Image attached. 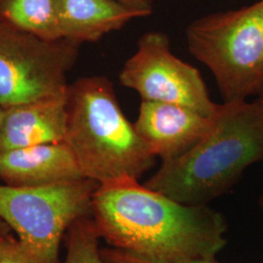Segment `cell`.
Returning a JSON list of instances; mask_svg holds the SVG:
<instances>
[{
    "mask_svg": "<svg viewBox=\"0 0 263 263\" xmlns=\"http://www.w3.org/2000/svg\"><path fill=\"white\" fill-rule=\"evenodd\" d=\"M92 217L112 248L153 263L214 259L226 244L227 226L219 212L179 203L139 179L99 184Z\"/></svg>",
    "mask_w": 263,
    "mask_h": 263,
    "instance_id": "6da1fadb",
    "label": "cell"
},
{
    "mask_svg": "<svg viewBox=\"0 0 263 263\" xmlns=\"http://www.w3.org/2000/svg\"><path fill=\"white\" fill-rule=\"evenodd\" d=\"M214 128L179 158L162 162L144 185L179 203L204 206L236 184L250 166L263 161V103L217 104Z\"/></svg>",
    "mask_w": 263,
    "mask_h": 263,
    "instance_id": "7a4b0ae2",
    "label": "cell"
},
{
    "mask_svg": "<svg viewBox=\"0 0 263 263\" xmlns=\"http://www.w3.org/2000/svg\"><path fill=\"white\" fill-rule=\"evenodd\" d=\"M64 141L84 178L100 184L140 179L156 159L125 116L105 76L81 77L68 84Z\"/></svg>",
    "mask_w": 263,
    "mask_h": 263,
    "instance_id": "3957f363",
    "label": "cell"
},
{
    "mask_svg": "<svg viewBox=\"0 0 263 263\" xmlns=\"http://www.w3.org/2000/svg\"><path fill=\"white\" fill-rule=\"evenodd\" d=\"M192 56L209 67L223 103L245 101L263 91V0L217 12L186 28Z\"/></svg>",
    "mask_w": 263,
    "mask_h": 263,
    "instance_id": "277c9868",
    "label": "cell"
},
{
    "mask_svg": "<svg viewBox=\"0 0 263 263\" xmlns=\"http://www.w3.org/2000/svg\"><path fill=\"white\" fill-rule=\"evenodd\" d=\"M99 184L83 178L35 187L0 185V217L37 263H59L63 236L77 218L92 215Z\"/></svg>",
    "mask_w": 263,
    "mask_h": 263,
    "instance_id": "5b68a950",
    "label": "cell"
},
{
    "mask_svg": "<svg viewBox=\"0 0 263 263\" xmlns=\"http://www.w3.org/2000/svg\"><path fill=\"white\" fill-rule=\"evenodd\" d=\"M79 46L39 37L0 15V106L66 93Z\"/></svg>",
    "mask_w": 263,
    "mask_h": 263,
    "instance_id": "8992f818",
    "label": "cell"
},
{
    "mask_svg": "<svg viewBox=\"0 0 263 263\" xmlns=\"http://www.w3.org/2000/svg\"><path fill=\"white\" fill-rule=\"evenodd\" d=\"M137 46L119 73L123 86L138 92L142 101L181 104L207 116L216 113L217 104L200 71L171 52L166 33L146 32Z\"/></svg>",
    "mask_w": 263,
    "mask_h": 263,
    "instance_id": "52a82bcc",
    "label": "cell"
},
{
    "mask_svg": "<svg viewBox=\"0 0 263 263\" xmlns=\"http://www.w3.org/2000/svg\"><path fill=\"white\" fill-rule=\"evenodd\" d=\"M213 116L181 104L141 101L134 125L151 152L166 162L203 141L214 128Z\"/></svg>",
    "mask_w": 263,
    "mask_h": 263,
    "instance_id": "ba28073f",
    "label": "cell"
},
{
    "mask_svg": "<svg viewBox=\"0 0 263 263\" xmlns=\"http://www.w3.org/2000/svg\"><path fill=\"white\" fill-rule=\"evenodd\" d=\"M66 93L3 107L0 119V154L43 143L65 141Z\"/></svg>",
    "mask_w": 263,
    "mask_h": 263,
    "instance_id": "9c48e42d",
    "label": "cell"
},
{
    "mask_svg": "<svg viewBox=\"0 0 263 263\" xmlns=\"http://www.w3.org/2000/svg\"><path fill=\"white\" fill-rule=\"evenodd\" d=\"M83 178L73 153L65 141L0 154V179L9 186H44Z\"/></svg>",
    "mask_w": 263,
    "mask_h": 263,
    "instance_id": "30bf717a",
    "label": "cell"
},
{
    "mask_svg": "<svg viewBox=\"0 0 263 263\" xmlns=\"http://www.w3.org/2000/svg\"><path fill=\"white\" fill-rule=\"evenodd\" d=\"M57 11L61 36L79 45L97 42L143 17L117 0H58Z\"/></svg>",
    "mask_w": 263,
    "mask_h": 263,
    "instance_id": "8fae6325",
    "label": "cell"
},
{
    "mask_svg": "<svg viewBox=\"0 0 263 263\" xmlns=\"http://www.w3.org/2000/svg\"><path fill=\"white\" fill-rule=\"evenodd\" d=\"M58 0H0V15L28 32L47 40L62 39Z\"/></svg>",
    "mask_w": 263,
    "mask_h": 263,
    "instance_id": "7c38bea8",
    "label": "cell"
},
{
    "mask_svg": "<svg viewBox=\"0 0 263 263\" xmlns=\"http://www.w3.org/2000/svg\"><path fill=\"white\" fill-rule=\"evenodd\" d=\"M66 232L65 263H106L101 254V236L92 215L77 218Z\"/></svg>",
    "mask_w": 263,
    "mask_h": 263,
    "instance_id": "4fadbf2b",
    "label": "cell"
},
{
    "mask_svg": "<svg viewBox=\"0 0 263 263\" xmlns=\"http://www.w3.org/2000/svg\"><path fill=\"white\" fill-rule=\"evenodd\" d=\"M0 263H37L26 247L13 235L0 248Z\"/></svg>",
    "mask_w": 263,
    "mask_h": 263,
    "instance_id": "5bb4252c",
    "label": "cell"
},
{
    "mask_svg": "<svg viewBox=\"0 0 263 263\" xmlns=\"http://www.w3.org/2000/svg\"><path fill=\"white\" fill-rule=\"evenodd\" d=\"M101 254L106 263H153L139 258L133 254L123 252L115 248H104L101 249ZM188 263H218L214 259H201Z\"/></svg>",
    "mask_w": 263,
    "mask_h": 263,
    "instance_id": "9a60e30c",
    "label": "cell"
},
{
    "mask_svg": "<svg viewBox=\"0 0 263 263\" xmlns=\"http://www.w3.org/2000/svg\"><path fill=\"white\" fill-rule=\"evenodd\" d=\"M117 1L128 6L131 9L138 11L143 17L149 16L153 10L152 0H117Z\"/></svg>",
    "mask_w": 263,
    "mask_h": 263,
    "instance_id": "2e32d148",
    "label": "cell"
},
{
    "mask_svg": "<svg viewBox=\"0 0 263 263\" xmlns=\"http://www.w3.org/2000/svg\"><path fill=\"white\" fill-rule=\"evenodd\" d=\"M13 232L9 224L0 217V248L13 236Z\"/></svg>",
    "mask_w": 263,
    "mask_h": 263,
    "instance_id": "e0dca14e",
    "label": "cell"
},
{
    "mask_svg": "<svg viewBox=\"0 0 263 263\" xmlns=\"http://www.w3.org/2000/svg\"><path fill=\"white\" fill-rule=\"evenodd\" d=\"M258 205H259V208H260V210H261L263 214V194L259 198V200H258Z\"/></svg>",
    "mask_w": 263,
    "mask_h": 263,
    "instance_id": "ac0fdd59",
    "label": "cell"
},
{
    "mask_svg": "<svg viewBox=\"0 0 263 263\" xmlns=\"http://www.w3.org/2000/svg\"><path fill=\"white\" fill-rule=\"evenodd\" d=\"M258 99H259V100H260V101H261V102H262L263 103V91H262V93H261V94L259 95V96H258Z\"/></svg>",
    "mask_w": 263,
    "mask_h": 263,
    "instance_id": "d6986e66",
    "label": "cell"
},
{
    "mask_svg": "<svg viewBox=\"0 0 263 263\" xmlns=\"http://www.w3.org/2000/svg\"><path fill=\"white\" fill-rule=\"evenodd\" d=\"M2 111H3V107L0 106V119H1V115H2Z\"/></svg>",
    "mask_w": 263,
    "mask_h": 263,
    "instance_id": "ffe728a7",
    "label": "cell"
},
{
    "mask_svg": "<svg viewBox=\"0 0 263 263\" xmlns=\"http://www.w3.org/2000/svg\"><path fill=\"white\" fill-rule=\"evenodd\" d=\"M263 263V262H262Z\"/></svg>",
    "mask_w": 263,
    "mask_h": 263,
    "instance_id": "44dd1931",
    "label": "cell"
}]
</instances>
